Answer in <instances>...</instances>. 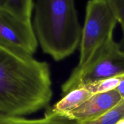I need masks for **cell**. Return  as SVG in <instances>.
<instances>
[{
  "label": "cell",
  "instance_id": "6da1fadb",
  "mask_svg": "<svg viewBox=\"0 0 124 124\" xmlns=\"http://www.w3.org/2000/svg\"><path fill=\"white\" fill-rule=\"evenodd\" d=\"M53 96L49 64L0 44V117H22L46 107Z\"/></svg>",
  "mask_w": 124,
  "mask_h": 124
},
{
  "label": "cell",
  "instance_id": "7a4b0ae2",
  "mask_svg": "<svg viewBox=\"0 0 124 124\" xmlns=\"http://www.w3.org/2000/svg\"><path fill=\"white\" fill-rule=\"evenodd\" d=\"M34 29L42 52L64 60L80 46L82 27L73 0L35 1Z\"/></svg>",
  "mask_w": 124,
  "mask_h": 124
},
{
  "label": "cell",
  "instance_id": "3957f363",
  "mask_svg": "<svg viewBox=\"0 0 124 124\" xmlns=\"http://www.w3.org/2000/svg\"><path fill=\"white\" fill-rule=\"evenodd\" d=\"M118 23L109 0L87 2L80 44V56L76 67L85 66L96 53L111 39Z\"/></svg>",
  "mask_w": 124,
  "mask_h": 124
},
{
  "label": "cell",
  "instance_id": "277c9868",
  "mask_svg": "<svg viewBox=\"0 0 124 124\" xmlns=\"http://www.w3.org/2000/svg\"><path fill=\"white\" fill-rule=\"evenodd\" d=\"M124 75V53L114 39L104 45L92 60L82 68L76 67L62 85L63 94L75 88L118 76Z\"/></svg>",
  "mask_w": 124,
  "mask_h": 124
},
{
  "label": "cell",
  "instance_id": "5b68a950",
  "mask_svg": "<svg viewBox=\"0 0 124 124\" xmlns=\"http://www.w3.org/2000/svg\"><path fill=\"white\" fill-rule=\"evenodd\" d=\"M0 44L33 55L38 41L31 19L17 18L0 10Z\"/></svg>",
  "mask_w": 124,
  "mask_h": 124
},
{
  "label": "cell",
  "instance_id": "8992f818",
  "mask_svg": "<svg viewBox=\"0 0 124 124\" xmlns=\"http://www.w3.org/2000/svg\"><path fill=\"white\" fill-rule=\"evenodd\" d=\"M123 100L116 90L96 94L77 108L64 115L78 124L88 122L101 117Z\"/></svg>",
  "mask_w": 124,
  "mask_h": 124
},
{
  "label": "cell",
  "instance_id": "52a82bcc",
  "mask_svg": "<svg viewBox=\"0 0 124 124\" xmlns=\"http://www.w3.org/2000/svg\"><path fill=\"white\" fill-rule=\"evenodd\" d=\"M93 95V93L85 87L75 88L56 103L51 110L54 113L65 115L81 106Z\"/></svg>",
  "mask_w": 124,
  "mask_h": 124
},
{
  "label": "cell",
  "instance_id": "ba28073f",
  "mask_svg": "<svg viewBox=\"0 0 124 124\" xmlns=\"http://www.w3.org/2000/svg\"><path fill=\"white\" fill-rule=\"evenodd\" d=\"M64 115L54 113L49 108L42 118L30 119L23 117H0V124H77Z\"/></svg>",
  "mask_w": 124,
  "mask_h": 124
},
{
  "label": "cell",
  "instance_id": "9c48e42d",
  "mask_svg": "<svg viewBox=\"0 0 124 124\" xmlns=\"http://www.w3.org/2000/svg\"><path fill=\"white\" fill-rule=\"evenodd\" d=\"M35 8L32 0H0V10L25 19H31Z\"/></svg>",
  "mask_w": 124,
  "mask_h": 124
},
{
  "label": "cell",
  "instance_id": "30bf717a",
  "mask_svg": "<svg viewBox=\"0 0 124 124\" xmlns=\"http://www.w3.org/2000/svg\"><path fill=\"white\" fill-rule=\"evenodd\" d=\"M123 79L124 75H122L88 84L82 87L88 89L94 94L106 93L115 90Z\"/></svg>",
  "mask_w": 124,
  "mask_h": 124
},
{
  "label": "cell",
  "instance_id": "8fae6325",
  "mask_svg": "<svg viewBox=\"0 0 124 124\" xmlns=\"http://www.w3.org/2000/svg\"><path fill=\"white\" fill-rule=\"evenodd\" d=\"M124 119V100L119 104L94 121L77 124H117Z\"/></svg>",
  "mask_w": 124,
  "mask_h": 124
},
{
  "label": "cell",
  "instance_id": "7c38bea8",
  "mask_svg": "<svg viewBox=\"0 0 124 124\" xmlns=\"http://www.w3.org/2000/svg\"><path fill=\"white\" fill-rule=\"evenodd\" d=\"M118 23L122 28L124 37V0H109Z\"/></svg>",
  "mask_w": 124,
  "mask_h": 124
},
{
  "label": "cell",
  "instance_id": "4fadbf2b",
  "mask_svg": "<svg viewBox=\"0 0 124 124\" xmlns=\"http://www.w3.org/2000/svg\"><path fill=\"white\" fill-rule=\"evenodd\" d=\"M119 94H120L122 98L124 99V79L122 80L121 83L118 85V87L115 90Z\"/></svg>",
  "mask_w": 124,
  "mask_h": 124
},
{
  "label": "cell",
  "instance_id": "5bb4252c",
  "mask_svg": "<svg viewBox=\"0 0 124 124\" xmlns=\"http://www.w3.org/2000/svg\"><path fill=\"white\" fill-rule=\"evenodd\" d=\"M119 46L121 52L124 53V37H122L120 42H119Z\"/></svg>",
  "mask_w": 124,
  "mask_h": 124
},
{
  "label": "cell",
  "instance_id": "9a60e30c",
  "mask_svg": "<svg viewBox=\"0 0 124 124\" xmlns=\"http://www.w3.org/2000/svg\"><path fill=\"white\" fill-rule=\"evenodd\" d=\"M117 124H124V119L121 120V121H120Z\"/></svg>",
  "mask_w": 124,
  "mask_h": 124
},
{
  "label": "cell",
  "instance_id": "2e32d148",
  "mask_svg": "<svg viewBox=\"0 0 124 124\" xmlns=\"http://www.w3.org/2000/svg\"></svg>",
  "mask_w": 124,
  "mask_h": 124
}]
</instances>
